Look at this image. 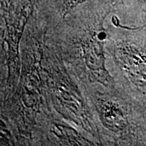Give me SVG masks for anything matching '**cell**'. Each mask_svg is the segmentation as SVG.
Instances as JSON below:
<instances>
[{
    "label": "cell",
    "mask_w": 146,
    "mask_h": 146,
    "mask_svg": "<svg viewBox=\"0 0 146 146\" xmlns=\"http://www.w3.org/2000/svg\"><path fill=\"white\" fill-rule=\"evenodd\" d=\"M119 0H87L47 32L46 44L85 85L115 88L107 68L106 21Z\"/></svg>",
    "instance_id": "cell-1"
},
{
    "label": "cell",
    "mask_w": 146,
    "mask_h": 146,
    "mask_svg": "<svg viewBox=\"0 0 146 146\" xmlns=\"http://www.w3.org/2000/svg\"><path fill=\"white\" fill-rule=\"evenodd\" d=\"M49 25L46 17L33 11L21 43V76L14 94L1 103V120L12 131L16 145H33L39 118L51 107L44 82V48Z\"/></svg>",
    "instance_id": "cell-2"
},
{
    "label": "cell",
    "mask_w": 146,
    "mask_h": 146,
    "mask_svg": "<svg viewBox=\"0 0 146 146\" xmlns=\"http://www.w3.org/2000/svg\"><path fill=\"white\" fill-rule=\"evenodd\" d=\"M133 1L134 0H119L120 7L125 8V7H128V6L130 5Z\"/></svg>",
    "instance_id": "cell-9"
},
{
    "label": "cell",
    "mask_w": 146,
    "mask_h": 146,
    "mask_svg": "<svg viewBox=\"0 0 146 146\" xmlns=\"http://www.w3.org/2000/svg\"><path fill=\"white\" fill-rule=\"evenodd\" d=\"M102 145L127 146L146 142L144 106L119 89L100 84L86 85Z\"/></svg>",
    "instance_id": "cell-3"
},
{
    "label": "cell",
    "mask_w": 146,
    "mask_h": 146,
    "mask_svg": "<svg viewBox=\"0 0 146 146\" xmlns=\"http://www.w3.org/2000/svg\"><path fill=\"white\" fill-rule=\"evenodd\" d=\"M33 145L84 146L100 144L50 108L37 121Z\"/></svg>",
    "instance_id": "cell-7"
},
{
    "label": "cell",
    "mask_w": 146,
    "mask_h": 146,
    "mask_svg": "<svg viewBox=\"0 0 146 146\" xmlns=\"http://www.w3.org/2000/svg\"><path fill=\"white\" fill-rule=\"evenodd\" d=\"M40 0H1V52L11 61L20 58L22 36Z\"/></svg>",
    "instance_id": "cell-6"
},
{
    "label": "cell",
    "mask_w": 146,
    "mask_h": 146,
    "mask_svg": "<svg viewBox=\"0 0 146 146\" xmlns=\"http://www.w3.org/2000/svg\"><path fill=\"white\" fill-rule=\"evenodd\" d=\"M106 53L115 87L144 106L146 94V32L122 24L117 13L106 21Z\"/></svg>",
    "instance_id": "cell-4"
},
{
    "label": "cell",
    "mask_w": 146,
    "mask_h": 146,
    "mask_svg": "<svg viewBox=\"0 0 146 146\" xmlns=\"http://www.w3.org/2000/svg\"><path fill=\"white\" fill-rule=\"evenodd\" d=\"M86 1L87 0H58L57 9L58 16L63 20L70 11Z\"/></svg>",
    "instance_id": "cell-8"
},
{
    "label": "cell",
    "mask_w": 146,
    "mask_h": 146,
    "mask_svg": "<svg viewBox=\"0 0 146 146\" xmlns=\"http://www.w3.org/2000/svg\"><path fill=\"white\" fill-rule=\"evenodd\" d=\"M43 67L48 105L102 145L94 113L86 95V85L46 43Z\"/></svg>",
    "instance_id": "cell-5"
}]
</instances>
